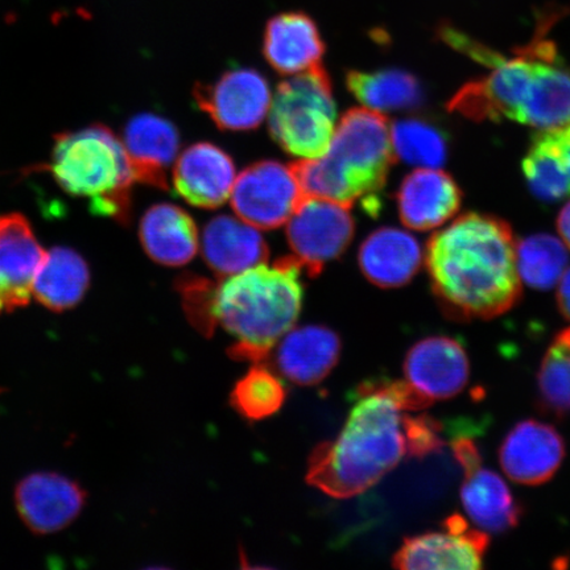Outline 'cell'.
Masks as SVG:
<instances>
[{"instance_id": "83f0119b", "label": "cell", "mask_w": 570, "mask_h": 570, "mask_svg": "<svg viewBox=\"0 0 570 570\" xmlns=\"http://www.w3.org/2000/svg\"><path fill=\"white\" fill-rule=\"evenodd\" d=\"M569 256L564 242L548 234L531 235L517 244V265L520 279L531 288L554 287L568 268Z\"/></svg>"}, {"instance_id": "3957f363", "label": "cell", "mask_w": 570, "mask_h": 570, "mask_svg": "<svg viewBox=\"0 0 570 570\" xmlns=\"http://www.w3.org/2000/svg\"><path fill=\"white\" fill-rule=\"evenodd\" d=\"M344 430L309 458L306 481L333 498H352L373 488L409 455L404 411L431 403L405 381H370L356 391Z\"/></svg>"}, {"instance_id": "603a6c76", "label": "cell", "mask_w": 570, "mask_h": 570, "mask_svg": "<svg viewBox=\"0 0 570 570\" xmlns=\"http://www.w3.org/2000/svg\"><path fill=\"white\" fill-rule=\"evenodd\" d=\"M139 237L149 258L159 265L180 267L198 252V230L194 218L176 205L160 204L141 218Z\"/></svg>"}, {"instance_id": "d6986e66", "label": "cell", "mask_w": 570, "mask_h": 570, "mask_svg": "<svg viewBox=\"0 0 570 570\" xmlns=\"http://www.w3.org/2000/svg\"><path fill=\"white\" fill-rule=\"evenodd\" d=\"M124 146L135 181L169 189L167 169L180 149L175 125L155 114H140L127 124Z\"/></svg>"}, {"instance_id": "5bb4252c", "label": "cell", "mask_w": 570, "mask_h": 570, "mask_svg": "<svg viewBox=\"0 0 570 570\" xmlns=\"http://www.w3.org/2000/svg\"><path fill=\"white\" fill-rule=\"evenodd\" d=\"M405 380L431 403L446 401L465 390L470 365L458 340L434 336L419 341L404 361Z\"/></svg>"}, {"instance_id": "4fadbf2b", "label": "cell", "mask_w": 570, "mask_h": 570, "mask_svg": "<svg viewBox=\"0 0 570 570\" xmlns=\"http://www.w3.org/2000/svg\"><path fill=\"white\" fill-rule=\"evenodd\" d=\"M566 443L550 424L529 419L518 423L499 448V462L511 481L539 487L558 473Z\"/></svg>"}, {"instance_id": "f546056e", "label": "cell", "mask_w": 570, "mask_h": 570, "mask_svg": "<svg viewBox=\"0 0 570 570\" xmlns=\"http://www.w3.org/2000/svg\"><path fill=\"white\" fill-rule=\"evenodd\" d=\"M285 397L287 391L279 377L267 367L256 365L235 384L232 404L242 416L256 422L279 411Z\"/></svg>"}, {"instance_id": "7c38bea8", "label": "cell", "mask_w": 570, "mask_h": 570, "mask_svg": "<svg viewBox=\"0 0 570 570\" xmlns=\"http://www.w3.org/2000/svg\"><path fill=\"white\" fill-rule=\"evenodd\" d=\"M80 483L53 472L27 475L16 490L17 510L32 532H59L75 522L87 503Z\"/></svg>"}, {"instance_id": "d590c367", "label": "cell", "mask_w": 570, "mask_h": 570, "mask_svg": "<svg viewBox=\"0 0 570 570\" xmlns=\"http://www.w3.org/2000/svg\"><path fill=\"white\" fill-rule=\"evenodd\" d=\"M558 230L561 240L570 249V202L561 209L558 217Z\"/></svg>"}, {"instance_id": "52a82bcc", "label": "cell", "mask_w": 570, "mask_h": 570, "mask_svg": "<svg viewBox=\"0 0 570 570\" xmlns=\"http://www.w3.org/2000/svg\"><path fill=\"white\" fill-rule=\"evenodd\" d=\"M268 117L271 137L285 153L301 160L323 156L337 127L332 81L323 66L281 82Z\"/></svg>"}, {"instance_id": "836d02e7", "label": "cell", "mask_w": 570, "mask_h": 570, "mask_svg": "<svg viewBox=\"0 0 570 570\" xmlns=\"http://www.w3.org/2000/svg\"><path fill=\"white\" fill-rule=\"evenodd\" d=\"M556 148L570 175V125L550 130Z\"/></svg>"}, {"instance_id": "e575fe53", "label": "cell", "mask_w": 570, "mask_h": 570, "mask_svg": "<svg viewBox=\"0 0 570 570\" xmlns=\"http://www.w3.org/2000/svg\"><path fill=\"white\" fill-rule=\"evenodd\" d=\"M558 305L561 315L570 321V267L566 269L559 282Z\"/></svg>"}, {"instance_id": "9a60e30c", "label": "cell", "mask_w": 570, "mask_h": 570, "mask_svg": "<svg viewBox=\"0 0 570 570\" xmlns=\"http://www.w3.org/2000/svg\"><path fill=\"white\" fill-rule=\"evenodd\" d=\"M46 254L23 216L0 217V315L30 303Z\"/></svg>"}, {"instance_id": "8992f818", "label": "cell", "mask_w": 570, "mask_h": 570, "mask_svg": "<svg viewBox=\"0 0 570 570\" xmlns=\"http://www.w3.org/2000/svg\"><path fill=\"white\" fill-rule=\"evenodd\" d=\"M51 173L63 190L90 199L92 213L120 223L130 218L135 181L124 142L105 126L56 138Z\"/></svg>"}, {"instance_id": "5b68a950", "label": "cell", "mask_w": 570, "mask_h": 570, "mask_svg": "<svg viewBox=\"0 0 570 570\" xmlns=\"http://www.w3.org/2000/svg\"><path fill=\"white\" fill-rule=\"evenodd\" d=\"M395 160L386 117L355 107L342 116L323 156L298 160L292 168L306 196L332 199L351 208L363 199L373 216L381 210L380 194Z\"/></svg>"}, {"instance_id": "e0dca14e", "label": "cell", "mask_w": 570, "mask_h": 570, "mask_svg": "<svg viewBox=\"0 0 570 570\" xmlns=\"http://www.w3.org/2000/svg\"><path fill=\"white\" fill-rule=\"evenodd\" d=\"M235 166L224 149L212 142H197L185 149L174 168L178 195L197 208L216 209L232 196Z\"/></svg>"}, {"instance_id": "9c48e42d", "label": "cell", "mask_w": 570, "mask_h": 570, "mask_svg": "<svg viewBox=\"0 0 570 570\" xmlns=\"http://www.w3.org/2000/svg\"><path fill=\"white\" fill-rule=\"evenodd\" d=\"M305 194L292 166L265 160L253 164L235 180L232 206L256 229L273 230L288 223Z\"/></svg>"}, {"instance_id": "30bf717a", "label": "cell", "mask_w": 570, "mask_h": 570, "mask_svg": "<svg viewBox=\"0 0 570 570\" xmlns=\"http://www.w3.org/2000/svg\"><path fill=\"white\" fill-rule=\"evenodd\" d=\"M199 109L223 130L247 131L259 127L271 107L265 77L254 69L226 71L213 83H199L194 91Z\"/></svg>"}, {"instance_id": "7a4b0ae2", "label": "cell", "mask_w": 570, "mask_h": 570, "mask_svg": "<svg viewBox=\"0 0 570 570\" xmlns=\"http://www.w3.org/2000/svg\"><path fill=\"white\" fill-rule=\"evenodd\" d=\"M425 263L434 297L455 321L502 316L522 297L514 233L490 214H462L434 233Z\"/></svg>"}, {"instance_id": "ba28073f", "label": "cell", "mask_w": 570, "mask_h": 570, "mask_svg": "<svg viewBox=\"0 0 570 570\" xmlns=\"http://www.w3.org/2000/svg\"><path fill=\"white\" fill-rule=\"evenodd\" d=\"M287 224L289 247L311 276L340 258L355 232L351 206L306 195Z\"/></svg>"}, {"instance_id": "6da1fadb", "label": "cell", "mask_w": 570, "mask_h": 570, "mask_svg": "<svg viewBox=\"0 0 570 570\" xmlns=\"http://www.w3.org/2000/svg\"><path fill=\"white\" fill-rule=\"evenodd\" d=\"M455 51L490 69L455 92L448 109L474 122L512 120L539 131L570 125V66L552 41L538 38L505 57L452 26L439 31Z\"/></svg>"}, {"instance_id": "d4e9b609", "label": "cell", "mask_w": 570, "mask_h": 570, "mask_svg": "<svg viewBox=\"0 0 570 570\" xmlns=\"http://www.w3.org/2000/svg\"><path fill=\"white\" fill-rule=\"evenodd\" d=\"M90 283L87 262L67 247H56L46 254L36 273L32 295L55 312H63L82 301Z\"/></svg>"}, {"instance_id": "f1b7e54d", "label": "cell", "mask_w": 570, "mask_h": 570, "mask_svg": "<svg viewBox=\"0 0 570 570\" xmlns=\"http://www.w3.org/2000/svg\"><path fill=\"white\" fill-rule=\"evenodd\" d=\"M396 158L417 168H439L448 158V139L439 127L426 120L410 118L391 126Z\"/></svg>"}, {"instance_id": "484cf974", "label": "cell", "mask_w": 570, "mask_h": 570, "mask_svg": "<svg viewBox=\"0 0 570 570\" xmlns=\"http://www.w3.org/2000/svg\"><path fill=\"white\" fill-rule=\"evenodd\" d=\"M346 87L366 109L381 114L412 110L423 102L422 85L402 69L351 70Z\"/></svg>"}, {"instance_id": "2e32d148", "label": "cell", "mask_w": 570, "mask_h": 570, "mask_svg": "<svg viewBox=\"0 0 570 570\" xmlns=\"http://www.w3.org/2000/svg\"><path fill=\"white\" fill-rule=\"evenodd\" d=\"M399 217L416 232L436 229L461 208L462 190L454 178L436 168H417L404 178L396 195Z\"/></svg>"}, {"instance_id": "1f68e13d", "label": "cell", "mask_w": 570, "mask_h": 570, "mask_svg": "<svg viewBox=\"0 0 570 570\" xmlns=\"http://www.w3.org/2000/svg\"><path fill=\"white\" fill-rule=\"evenodd\" d=\"M410 458L424 459L445 445L443 425L430 415L405 416Z\"/></svg>"}, {"instance_id": "8d00e7d4", "label": "cell", "mask_w": 570, "mask_h": 570, "mask_svg": "<svg viewBox=\"0 0 570 570\" xmlns=\"http://www.w3.org/2000/svg\"><path fill=\"white\" fill-rule=\"evenodd\" d=\"M558 338H560L561 341H564L566 344L570 347V327H568V330L566 331H562Z\"/></svg>"}, {"instance_id": "d6a6232c", "label": "cell", "mask_w": 570, "mask_h": 570, "mask_svg": "<svg viewBox=\"0 0 570 570\" xmlns=\"http://www.w3.org/2000/svg\"><path fill=\"white\" fill-rule=\"evenodd\" d=\"M452 451L455 461H458L463 470V474L472 472V470L482 465L480 449L472 439L460 436L453 440Z\"/></svg>"}, {"instance_id": "7402d4cb", "label": "cell", "mask_w": 570, "mask_h": 570, "mask_svg": "<svg viewBox=\"0 0 570 570\" xmlns=\"http://www.w3.org/2000/svg\"><path fill=\"white\" fill-rule=\"evenodd\" d=\"M203 255L219 276H232L263 265L268 246L255 226L230 216H218L205 226Z\"/></svg>"}, {"instance_id": "44dd1931", "label": "cell", "mask_w": 570, "mask_h": 570, "mask_svg": "<svg viewBox=\"0 0 570 570\" xmlns=\"http://www.w3.org/2000/svg\"><path fill=\"white\" fill-rule=\"evenodd\" d=\"M341 341L325 326H303L287 333L276 353V366L288 381L301 386L323 382L336 367Z\"/></svg>"}, {"instance_id": "4316f807", "label": "cell", "mask_w": 570, "mask_h": 570, "mask_svg": "<svg viewBox=\"0 0 570 570\" xmlns=\"http://www.w3.org/2000/svg\"><path fill=\"white\" fill-rule=\"evenodd\" d=\"M522 169L532 194L541 202L556 203L570 197V175L550 130L533 135Z\"/></svg>"}, {"instance_id": "8fae6325", "label": "cell", "mask_w": 570, "mask_h": 570, "mask_svg": "<svg viewBox=\"0 0 570 570\" xmlns=\"http://www.w3.org/2000/svg\"><path fill=\"white\" fill-rule=\"evenodd\" d=\"M444 527L443 532L405 539L392 566L405 570L482 569L489 534L472 529L459 514L446 518Z\"/></svg>"}, {"instance_id": "277c9868", "label": "cell", "mask_w": 570, "mask_h": 570, "mask_svg": "<svg viewBox=\"0 0 570 570\" xmlns=\"http://www.w3.org/2000/svg\"><path fill=\"white\" fill-rule=\"evenodd\" d=\"M303 266L287 256L273 267L259 265L213 283L209 298L212 331L218 324L237 342L234 360L262 362L271 348L291 331L301 315Z\"/></svg>"}, {"instance_id": "4dcf8cb0", "label": "cell", "mask_w": 570, "mask_h": 570, "mask_svg": "<svg viewBox=\"0 0 570 570\" xmlns=\"http://www.w3.org/2000/svg\"><path fill=\"white\" fill-rule=\"evenodd\" d=\"M538 405L546 415H570V347L556 337L541 361L538 375Z\"/></svg>"}, {"instance_id": "cb8c5ba5", "label": "cell", "mask_w": 570, "mask_h": 570, "mask_svg": "<svg viewBox=\"0 0 570 570\" xmlns=\"http://www.w3.org/2000/svg\"><path fill=\"white\" fill-rule=\"evenodd\" d=\"M463 475L461 501L473 523L490 533L515 529L523 517V508L502 476L482 465Z\"/></svg>"}, {"instance_id": "ac0fdd59", "label": "cell", "mask_w": 570, "mask_h": 570, "mask_svg": "<svg viewBox=\"0 0 570 570\" xmlns=\"http://www.w3.org/2000/svg\"><path fill=\"white\" fill-rule=\"evenodd\" d=\"M326 47L316 21L303 11L277 13L267 21L263 55L271 68L284 76L318 66Z\"/></svg>"}, {"instance_id": "ffe728a7", "label": "cell", "mask_w": 570, "mask_h": 570, "mask_svg": "<svg viewBox=\"0 0 570 570\" xmlns=\"http://www.w3.org/2000/svg\"><path fill=\"white\" fill-rule=\"evenodd\" d=\"M360 267L370 282L381 288L407 285L423 265V249L411 234L382 227L363 240Z\"/></svg>"}]
</instances>
